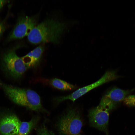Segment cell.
<instances>
[{"label": "cell", "mask_w": 135, "mask_h": 135, "mask_svg": "<svg viewBox=\"0 0 135 135\" xmlns=\"http://www.w3.org/2000/svg\"><path fill=\"white\" fill-rule=\"evenodd\" d=\"M66 26L64 22L48 19L33 28L28 36V40L34 44L46 42L58 43Z\"/></svg>", "instance_id": "1"}, {"label": "cell", "mask_w": 135, "mask_h": 135, "mask_svg": "<svg viewBox=\"0 0 135 135\" xmlns=\"http://www.w3.org/2000/svg\"><path fill=\"white\" fill-rule=\"evenodd\" d=\"M0 86L14 102L36 111L43 110L40 97L34 91L6 84L0 80Z\"/></svg>", "instance_id": "2"}, {"label": "cell", "mask_w": 135, "mask_h": 135, "mask_svg": "<svg viewBox=\"0 0 135 135\" xmlns=\"http://www.w3.org/2000/svg\"><path fill=\"white\" fill-rule=\"evenodd\" d=\"M83 125L80 112L76 108H71L60 117L57 127L60 135H83Z\"/></svg>", "instance_id": "3"}, {"label": "cell", "mask_w": 135, "mask_h": 135, "mask_svg": "<svg viewBox=\"0 0 135 135\" xmlns=\"http://www.w3.org/2000/svg\"><path fill=\"white\" fill-rule=\"evenodd\" d=\"M1 62L2 68L6 74L15 79L20 78L28 68L14 50L4 54Z\"/></svg>", "instance_id": "4"}, {"label": "cell", "mask_w": 135, "mask_h": 135, "mask_svg": "<svg viewBox=\"0 0 135 135\" xmlns=\"http://www.w3.org/2000/svg\"><path fill=\"white\" fill-rule=\"evenodd\" d=\"M120 76L114 70L108 71L96 82L87 86L78 89L72 94L65 96L58 97L54 100L59 103L66 100H70L74 102L77 99L91 90L106 82L115 80Z\"/></svg>", "instance_id": "5"}, {"label": "cell", "mask_w": 135, "mask_h": 135, "mask_svg": "<svg viewBox=\"0 0 135 135\" xmlns=\"http://www.w3.org/2000/svg\"><path fill=\"white\" fill-rule=\"evenodd\" d=\"M108 109L98 105L90 109L88 112V118L91 126L104 132L108 135L109 118Z\"/></svg>", "instance_id": "6"}, {"label": "cell", "mask_w": 135, "mask_h": 135, "mask_svg": "<svg viewBox=\"0 0 135 135\" xmlns=\"http://www.w3.org/2000/svg\"><path fill=\"white\" fill-rule=\"evenodd\" d=\"M134 89L126 90L117 87L113 88L102 97L99 105L110 111L115 108L118 103L123 101Z\"/></svg>", "instance_id": "7"}, {"label": "cell", "mask_w": 135, "mask_h": 135, "mask_svg": "<svg viewBox=\"0 0 135 135\" xmlns=\"http://www.w3.org/2000/svg\"><path fill=\"white\" fill-rule=\"evenodd\" d=\"M36 22L34 17L26 16L20 18L10 34L9 39H20L28 36L35 26Z\"/></svg>", "instance_id": "8"}, {"label": "cell", "mask_w": 135, "mask_h": 135, "mask_svg": "<svg viewBox=\"0 0 135 135\" xmlns=\"http://www.w3.org/2000/svg\"><path fill=\"white\" fill-rule=\"evenodd\" d=\"M21 122L15 115L6 114L0 117V135H18Z\"/></svg>", "instance_id": "9"}, {"label": "cell", "mask_w": 135, "mask_h": 135, "mask_svg": "<svg viewBox=\"0 0 135 135\" xmlns=\"http://www.w3.org/2000/svg\"><path fill=\"white\" fill-rule=\"evenodd\" d=\"M44 50L43 46H40L26 55L21 58L28 68H35L38 66Z\"/></svg>", "instance_id": "10"}, {"label": "cell", "mask_w": 135, "mask_h": 135, "mask_svg": "<svg viewBox=\"0 0 135 135\" xmlns=\"http://www.w3.org/2000/svg\"><path fill=\"white\" fill-rule=\"evenodd\" d=\"M38 120V118H34L28 122H21L18 135H28L35 126Z\"/></svg>", "instance_id": "11"}, {"label": "cell", "mask_w": 135, "mask_h": 135, "mask_svg": "<svg viewBox=\"0 0 135 135\" xmlns=\"http://www.w3.org/2000/svg\"><path fill=\"white\" fill-rule=\"evenodd\" d=\"M49 84L54 88L62 90H69L74 89L75 86L57 78L50 80Z\"/></svg>", "instance_id": "12"}, {"label": "cell", "mask_w": 135, "mask_h": 135, "mask_svg": "<svg viewBox=\"0 0 135 135\" xmlns=\"http://www.w3.org/2000/svg\"><path fill=\"white\" fill-rule=\"evenodd\" d=\"M37 135H54L52 131L48 130L44 124H43L37 130Z\"/></svg>", "instance_id": "13"}, {"label": "cell", "mask_w": 135, "mask_h": 135, "mask_svg": "<svg viewBox=\"0 0 135 135\" xmlns=\"http://www.w3.org/2000/svg\"><path fill=\"white\" fill-rule=\"evenodd\" d=\"M123 101L124 104L128 106L135 107V95H129Z\"/></svg>", "instance_id": "14"}, {"label": "cell", "mask_w": 135, "mask_h": 135, "mask_svg": "<svg viewBox=\"0 0 135 135\" xmlns=\"http://www.w3.org/2000/svg\"><path fill=\"white\" fill-rule=\"evenodd\" d=\"M6 2V0H0V9L2 7Z\"/></svg>", "instance_id": "15"}, {"label": "cell", "mask_w": 135, "mask_h": 135, "mask_svg": "<svg viewBox=\"0 0 135 135\" xmlns=\"http://www.w3.org/2000/svg\"><path fill=\"white\" fill-rule=\"evenodd\" d=\"M3 30V27L2 24H0V36Z\"/></svg>", "instance_id": "16"}]
</instances>
